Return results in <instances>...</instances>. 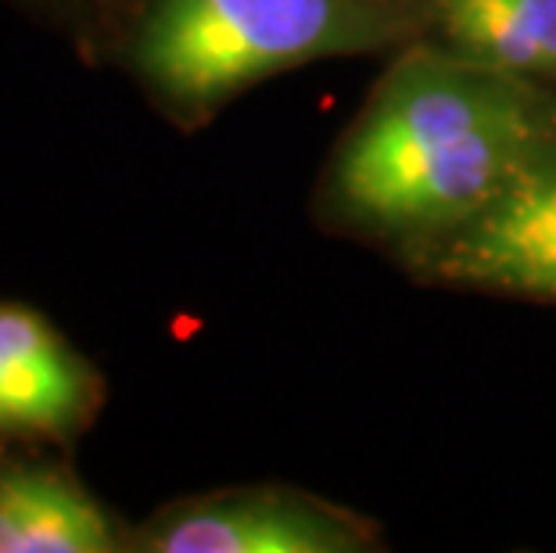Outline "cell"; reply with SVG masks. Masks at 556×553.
<instances>
[{"instance_id": "6", "label": "cell", "mask_w": 556, "mask_h": 553, "mask_svg": "<svg viewBox=\"0 0 556 553\" xmlns=\"http://www.w3.org/2000/svg\"><path fill=\"white\" fill-rule=\"evenodd\" d=\"M126 536L62 467L0 464V553H109Z\"/></svg>"}, {"instance_id": "7", "label": "cell", "mask_w": 556, "mask_h": 553, "mask_svg": "<svg viewBox=\"0 0 556 553\" xmlns=\"http://www.w3.org/2000/svg\"><path fill=\"white\" fill-rule=\"evenodd\" d=\"M420 40L495 73L556 84V0H428Z\"/></svg>"}, {"instance_id": "2", "label": "cell", "mask_w": 556, "mask_h": 553, "mask_svg": "<svg viewBox=\"0 0 556 553\" xmlns=\"http://www.w3.org/2000/svg\"><path fill=\"white\" fill-rule=\"evenodd\" d=\"M424 26L428 0H151L126 58L165 112L201 123L258 79L409 47Z\"/></svg>"}, {"instance_id": "4", "label": "cell", "mask_w": 556, "mask_h": 553, "mask_svg": "<svg viewBox=\"0 0 556 553\" xmlns=\"http://www.w3.org/2000/svg\"><path fill=\"white\" fill-rule=\"evenodd\" d=\"M377 532L363 517L280 486L180 500L148 517L126 550L148 553H363Z\"/></svg>"}, {"instance_id": "3", "label": "cell", "mask_w": 556, "mask_h": 553, "mask_svg": "<svg viewBox=\"0 0 556 553\" xmlns=\"http://www.w3.org/2000/svg\"><path fill=\"white\" fill-rule=\"evenodd\" d=\"M402 252L420 277L556 302V140L478 213Z\"/></svg>"}, {"instance_id": "5", "label": "cell", "mask_w": 556, "mask_h": 553, "mask_svg": "<svg viewBox=\"0 0 556 553\" xmlns=\"http://www.w3.org/2000/svg\"><path fill=\"white\" fill-rule=\"evenodd\" d=\"M101 381L43 313L0 302V439L68 442L98 414Z\"/></svg>"}, {"instance_id": "1", "label": "cell", "mask_w": 556, "mask_h": 553, "mask_svg": "<svg viewBox=\"0 0 556 553\" xmlns=\"http://www.w3.org/2000/svg\"><path fill=\"white\" fill-rule=\"evenodd\" d=\"M556 140V93L448 54L406 47L330 162V219L395 241H420L503 191Z\"/></svg>"}]
</instances>
